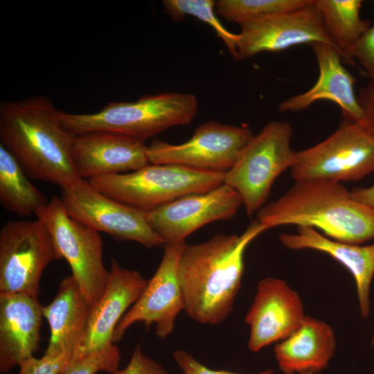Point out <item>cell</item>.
<instances>
[{
    "mask_svg": "<svg viewBox=\"0 0 374 374\" xmlns=\"http://www.w3.org/2000/svg\"><path fill=\"white\" fill-rule=\"evenodd\" d=\"M314 0H220L217 14L230 22L249 21L285 13L306 7Z\"/></svg>",
    "mask_w": 374,
    "mask_h": 374,
    "instance_id": "25",
    "label": "cell"
},
{
    "mask_svg": "<svg viewBox=\"0 0 374 374\" xmlns=\"http://www.w3.org/2000/svg\"><path fill=\"white\" fill-rule=\"evenodd\" d=\"M239 26L238 51L240 59L305 44L325 43L337 50L328 35L314 1L303 8L249 21Z\"/></svg>",
    "mask_w": 374,
    "mask_h": 374,
    "instance_id": "14",
    "label": "cell"
},
{
    "mask_svg": "<svg viewBox=\"0 0 374 374\" xmlns=\"http://www.w3.org/2000/svg\"><path fill=\"white\" fill-rule=\"evenodd\" d=\"M253 136L247 127L210 121L201 124L192 137L182 143L153 141L148 146V158L150 163L176 164L225 173Z\"/></svg>",
    "mask_w": 374,
    "mask_h": 374,
    "instance_id": "11",
    "label": "cell"
},
{
    "mask_svg": "<svg viewBox=\"0 0 374 374\" xmlns=\"http://www.w3.org/2000/svg\"><path fill=\"white\" fill-rule=\"evenodd\" d=\"M185 244L186 242H182L163 246V254L155 273L118 322L114 333V344L123 338L130 327L139 322L147 328L154 323L156 335L161 339L172 332L176 319L184 308L178 263Z\"/></svg>",
    "mask_w": 374,
    "mask_h": 374,
    "instance_id": "12",
    "label": "cell"
},
{
    "mask_svg": "<svg viewBox=\"0 0 374 374\" xmlns=\"http://www.w3.org/2000/svg\"><path fill=\"white\" fill-rule=\"evenodd\" d=\"M43 306L25 294H0V372L33 356L40 339Z\"/></svg>",
    "mask_w": 374,
    "mask_h": 374,
    "instance_id": "19",
    "label": "cell"
},
{
    "mask_svg": "<svg viewBox=\"0 0 374 374\" xmlns=\"http://www.w3.org/2000/svg\"><path fill=\"white\" fill-rule=\"evenodd\" d=\"M19 366V374H60L67 366V362L63 357L44 354L40 358L33 356Z\"/></svg>",
    "mask_w": 374,
    "mask_h": 374,
    "instance_id": "29",
    "label": "cell"
},
{
    "mask_svg": "<svg viewBox=\"0 0 374 374\" xmlns=\"http://www.w3.org/2000/svg\"><path fill=\"white\" fill-rule=\"evenodd\" d=\"M311 47L319 67L317 82L309 90L282 101L278 110L297 112L327 100L339 107L344 121L362 122L364 114L355 92V79L342 64L341 54L325 43H314Z\"/></svg>",
    "mask_w": 374,
    "mask_h": 374,
    "instance_id": "17",
    "label": "cell"
},
{
    "mask_svg": "<svg viewBox=\"0 0 374 374\" xmlns=\"http://www.w3.org/2000/svg\"><path fill=\"white\" fill-rule=\"evenodd\" d=\"M362 3V0H314L330 39L346 62V51L371 26L360 17Z\"/></svg>",
    "mask_w": 374,
    "mask_h": 374,
    "instance_id": "24",
    "label": "cell"
},
{
    "mask_svg": "<svg viewBox=\"0 0 374 374\" xmlns=\"http://www.w3.org/2000/svg\"><path fill=\"white\" fill-rule=\"evenodd\" d=\"M305 316L299 294L285 280L269 276L261 279L244 318L249 326L248 349L257 353L285 339Z\"/></svg>",
    "mask_w": 374,
    "mask_h": 374,
    "instance_id": "15",
    "label": "cell"
},
{
    "mask_svg": "<svg viewBox=\"0 0 374 374\" xmlns=\"http://www.w3.org/2000/svg\"><path fill=\"white\" fill-rule=\"evenodd\" d=\"M336 347L331 326L305 316L294 332L276 344L274 353L278 368L284 374H317L328 366Z\"/></svg>",
    "mask_w": 374,
    "mask_h": 374,
    "instance_id": "22",
    "label": "cell"
},
{
    "mask_svg": "<svg viewBox=\"0 0 374 374\" xmlns=\"http://www.w3.org/2000/svg\"><path fill=\"white\" fill-rule=\"evenodd\" d=\"M371 345L374 348V332H373V334L372 335V338H371Z\"/></svg>",
    "mask_w": 374,
    "mask_h": 374,
    "instance_id": "34",
    "label": "cell"
},
{
    "mask_svg": "<svg viewBox=\"0 0 374 374\" xmlns=\"http://www.w3.org/2000/svg\"><path fill=\"white\" fill-rule=\"evenodd\" d=\"M147 152L145 142L114 133L75 136L74 164L83 179L135 171L149 163Z\"/></svg>",
    "mask_w": 374,
    "mask_h": 374,
    "instance_id": "18",
    "label": "cell"
},
{
    "mask_svg": "<svg viewBox=\"0 0 374 374\" xmlns=\"http://www.w3.org/2000/svg\"><path fill=\"white\" fill-rule=\"evenodd\" d=\"M91 305L72 275L64 278L53 301L43 306L44 317L50 327L45 355L65 359L67 366L78 355Z\"/></svg>",
    "mask_w": 374,
    "mask_h": 374,
    "instance_id": "20",
    "label": "cell"
},
{
    "mask_svg": "<svg viewBox=\"0 0 374 374\" xmlns=\"http://www.w3.org/2000/svg\"><path fill=\"white\" fill-rule=\"evenodd\" d=\"M347 62L357 59L366 75L374 80V24L371 26L346 53Z\"/></svg>",
    "mask_w": 374,
    "mask_h": 374,
    "instance_id": "28",
    "label": "cell"
},
{
    "mask_svg": "<svg viewBox=\"0 0 374 374\" xmlns=\"http://www.w3.org/2000/svg\"><path fill=\"white\" fill-rule=\"evenodd\" d=\"M224 173L176 164L150 163L130 172L87 180L105 195L145 213L181 197L211 191Z\"/></svg>",
    "mask_w": 374,
    "mask_h": 374,
    "instance_id": "5",
    "label": "cell"
},
{
    "mask_svg": "<svg viewBox=\"0 0 374 374\" xmlns=\"http://www.w3.org/2000/svg\"><path fill=\"white\" fill-rule=\"evenodd\" d=\"M147 283L138 271L125 269L112 259L106 288L91 306L77 359L114 344V333L118 322L138 300Z\"/></svg>",
    "mask_w": 374,
    "mask_h": 374,
    "instance_id": "16",
    "label": "cell"
},
{
    "mask_svg": "<svg viewBox=\"0 0 374 374\" xmlns=\"http://www.w3.org/2000/svg\"><path fill=\"white\" fill-rule=\"evenodd\" d=\"M59 110L45 96L0 104V145L29 178L62 189L82 178L73 160L75 136L62 125Z\"/></svg>",
    "mask_w": 374,
    "mask_h": 374,
    "instance_id": "2",
    "label": "cell"
},
{
    "mask_svg": "<svg viewBox=\"0 0 374 374\" xmlns=\"http://www.w3.org/2000/svg\"><path fill=\"white\" fill-rule=\"evenodd\" d=\"M301 374H316V373H310V372H307V373H303Z\"/></svg>",
    "mask_w": 374,
    "mask_h": 374,
    "instance_id": "35",
    "label": "cell"
},
{
    "mask_svg": "<svg viewBox=\"0 0 374 374\" xmlns=\"http://www.w3.org/2000/svg\"><path fill=\"white\" fill-rule=\"evenodd\" d=\"M112 374H168L163 367L154 359L145 355L138 345L132 353L127 366Z\"/></svg>",
    "mask_w": 374,
    "mask_h": 374,
    "instance_id": "30",
    "label": "cell"
},
{
    "mask_svg": "<svg viewBox=\"0 0 374 374\" xmlns=\"http://www.w3.org/2000/svg\"><path fill=\"white\" fill-rule=\"evenodd\" d=\"M161 3L164 12L175 22L190 15L208 24L224 42L231 56L235 60L240 59L238 51V35L228 30L220 22L216 15L215 1L164 0Z\"/></svg>",
    "mask_w": 374,
    "mask_h": 374,
    "instance_id": "26",
    "label": "cell"
},
{
    "mask_svg": "<svg viewBox=\"0 0 374 374\" xmlns=\"http://www.w3.org/2000/svg\"><path fill=\"white\" fill-rule=\"evenodd\" d=\"M358 99L364 114L360 123L374 136V80L361 91Z\"/></svg>",
    "mask_w": 374,
    "mask_h": 374,
    "instance_id": "32",
    "label": "cell"
},
{
    "mask_svg": "<svg viewBox=\"0 0 374 374\" xmlns=\"http://www.w3.org/2000/svg\"><path fill=\"white\" fill-rule=\"evenodd\" d=\"M175 362L183 374H242L222 370L211 369L194 358L187 351L177 350L173 353ZM254 374H276L272 370H265Z\"/></svg>",
    "mask_w": 374,
    "mask_h": 374,
    "instance_id": "31",
    "label": "cell"
},
{
    "mask_svg": "<svg viewBox=\"0 0 374 374\" xmlns=\"http://www.w3.org/2000/svg\"><path fill=\"white\" fill-rule=\"evenodd\" d=\"M61 258L38 218L10 221L0 230V294L38 297L45 268Z\"/></svg>",
    "mask_w": 374,
    "mask_h": 374,
    "instance_id": "9",
    "label": "cell"
},
{
    "mask_svg": "<svg viewBox=\"0 0 374 374\" xmlns=\"http://www.w3.org/2000/svg\"><path fill=\"white\" fill-rule=\"evenodd\" d=\"M292 134L287 121L268 123L253 136L224 173V183L239 193L247 216L266 204L274 181L292 168L296 155L290 145Z\"/></svg>",
    "mask_w": 374,
    "mask_h": 374,
    "instance_id": "6",
    "label": "cell"
},
{
    "mask_svg": "<svg viewBox=\"0 0 374 374\" xmlns=\"http://www.w3.org/2000/svg\"><path fill=\"white\" fill-rule=\"evenodd\" d=\"M290 170L295 181L360 180L374 172V136L361 123L344 121L325 140L296 152Z\"/></svg>",
    "mask_w": 374,
    "mask_h": 374,
    "instance_id": "7",
    "label": "cell"
},
{
    "mask_svg": "<svg viewBox=\"0 0 374 374\" xmlns=\"http://www.w3.org/2000/svg\"><path fill=\"white\" fill-rule=\"evenodd\" d=\"M267 228L257 220L240 235L217 234L186 243L178 263L184 310L202 324L223 322L233 309L244 273L247 247Z\"/></svg>",
    "mask_w": 374,
    "mask_h": 374,
    "instance_id": "1",
    "label": "cell"
},
{
    "mask_svg": "<svg viewBox=\"0 0 374 374\" xmlns=\"http://www.w3.org/2000/svg\"><path fill=\"white\" fill-rule=\"evenodd\" d=\"M350 193L354 199L374 209V184L366 188H354Z\"/></svg>",
    "mask_w": 374,
    "mask_h": 374,
    "instance_id": "33",
    "label": "cell"
},
{
    "mask_svg": "<svg viewBox=\"0 0 374 374\" xmlns=\"http://www.w3.org/2000/svg\"><path fill=\"white\" fill-rule=\"evenodd\" d=\"M280 243L292 250L312 249L323 252L343 265L352 275L361 315L370 312V290L374 277V244L360 245L336 241L311 227L296 229V233H283Z\"/></svg>",
    "mask_w": 374,
    "mask_h": 374,
    "instance_id": "21",
    "label": "cell"
},
{
    "mask_svg": "<svg viewBox=\"0 0 374 374\" xmlns=\"http://www.w3.org/2000/svg\"><path fill=\"white\" fill-rule=\"evenodd\" d=\"M28 178L15 159L0 145V203L21 217L35 215L48 202Z\"/></svg>",
    "mask_w": 374,
    "mask_h": 374,
    "instance_id": "23",
    "label": "cell"
},
{
    "mask_svg": "<svg viewBox=\"0 0 374 374\" xmlns=\"http://www.w3.org/2000/svg\"><path fill=\"white\" fill-rule=\"evenodd\" d=\"M197 111L195 95L165 92L135 101L112 102L96 113L59 110L58 116L63 127L74 136L105 132L145 142L171 127L188 125Z\"/></svg>",
    "mask_w": 374,
    "mask_h": 374,
    "instance_id": "4",
    "label": "cell"
},
{
    "mask_svg": "<svg viewBox=\"0 0 374 374\" xmlns=\"http://www.w3.org/2000/svg\"><path fill=\"white\" fill-rule=\"evenodd\" d=\"M67 213L96 231L118 240H131L148 249L164 243L152 229L147 213L111 198L81 179L62 189L60 197Z\"/></svg>",
    "mask_w": 374,
    "mask_h": 374,
    "instance_id": "10",
    "label": "cell"
},
{
    "mask_svg": "<svg viewBox=\"0 0 374 374\" xmlns=\"http://www.w3.org/2000/svg\"><path fill=\"white\" fill-rule=\"evenodd\" d=\"M121 353L115 344L77 359L60 374H96L107 372L112 374L118 370Z\"/></svg>",
    "mask_w": 374,
    "mask_h": 374,
    "instance_id": "27",
    "label": "cell"
},
{
    "mask_svg": "<svg viewBox=\"0 0 374 374\" xmlns=\"http://www.w3.org/2000/svg\"><path fill=\"white\" fill-rule=\"evenodd\" d=\"M243 205L239 193L223 183L213 190L181 197L147 213L152 229L166 244L186 242L191 233L206 225L229 220Z\"/></svg>",
    "mask_w": 374,
    "mask_h": 374,
    "instance_id": "13",
    "label": "cell"
},
{
    "mask_svg": "<svg viewBox=\"0 0 374 374\" xmlns=\"http://www.w3.org/2000/svg\"><path fill=\"white\" fill-rule=\"evenodd\" d=\"M35 215L48 230L60 258L70 266L83 296L93 305L101 297L109 276L103 262L99 232L71 217L60 197L55 195Z\"/></svg>",
    "mask_w": 374,
    "mask_h": 374,
    "instance_id": "8",
    "label": "cell"
},
{
    "mask_svg": "<svg viewBox=\"0 0 374 374\" xmlns=\"http://www.w3.org/2000/svg\"><path fill=\"white\" fill-rule=\"evenodd\" d=\"M256 220L267 229L285 225L318 229L330 239L361 244L374 239V209L351 195L340 182L295 181L281 197L266 203Z\"/></svg>",
    "mask_w": 374,
    "mask_h": 374,
    "instance_id": "3",
    "label": "cell"
}]
</instances>
